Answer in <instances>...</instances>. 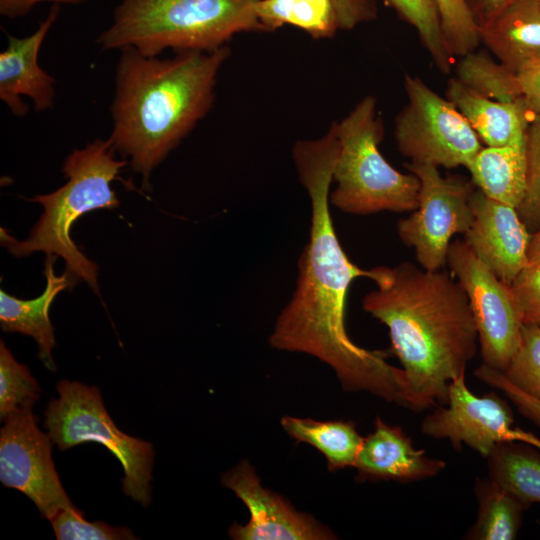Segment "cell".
<instances>
[{"label":"cell","instance_id":"cell-38","mask_svg":"<svg viewBox=\"0 0 540 540\" xmlns=\"http://www.w3.org/2000/svg\"><path fill=\"white\" fill-rule=\"evenodd\" d=\"M527 256L528 264L540 262V229L531 234Z\"/></svg>","mask_w":540,"mask_h":540},{"label":"cell","instance_id":"cell-18","mask_svg":"<svg viewBox=\"0 0 540 540\" xmlns=\"http://www.w3.org/2000/svg\"><path fill=\"white\" fill-rule=\"evenodd\" d=\"M58 256L47 255L44 275L46 286L43 293L34 299H19L0 291V324L4 332H18L31 336L38 344V357L51 371H55L52 350L55 346L54 328L49 318V309L55 297L70 287L67 274L57 276L54 263Z\"/></svg>","mask_w":540,"mask_h":540},{"label":"cell","instance_id":"cell-31","mask_svg":"<svg viewBox=\"0 0 540 540\" xmlns=\"http://www.w3.org/2000/svg\"><path fill=\"white\" fill-rule=\"evenodd\" d=\"M50 522L58 540L137 539L128 527H115L101 521L88 522L77 508L60 511Z\"/></svg>","mask_w":540,"mask_h":540},{"label":"cell","instance_id":"cell-21","mask_svg":"<svg viewBox=\"0 0 540 540\" xmlns=\"http://www.w3.org/2000/svg\"><path fill=\"white\" fill-rule=\"evenodd\" d=\"M280 423L291 438L320 451L327 459L329 471L354 467L364 438L353 422L318 421L285 415Z\"/></svg>","mask_w":540,"mask_h":540},{"label":"cell","instance_id":"cell-1","mask_svg":"<svg viewBox=\"0 0 540 540\" xmlns=\"http://www.w3.org/2000/svg\"><path fill=\"white\" fill-rule=\"evenodd\" d=\"M339 150L336 123L319 138L295 142L292 157L311 205L309 239L298 260L293 294L279 313L269 344L280 351L310 355L335 372L343 390L365 391L404 408H412L402 368L387 354L355 344L345 325L351 283L369 278L370 269L350 261L330 213L333 170Z\"/></svg>","mask_w":540,"mask_h":540},{"label":"cell","instance_id":"cell-20","mask_svg":"<svg viewBox=\"0 0 540 540\" xmlns=\"http://www.w3.org/2000/svg\"><path fill=\"white\" fill-rule=\"evenodd\" d=\"M525 134L503 146L482 148L466 167L480 191L515 208L525 190Z\"/></svg>","mask_w":540,"mask_h":540},{"label":"cell","instance_id":"cell-10","mask_svg":"<svg viewBox=\"0 0 540 540\" xmlns=\"http://www.w3.org/2000/svg\"><path fill=\"white\" fill-rule=\"evenodd\" d=\"M446 264L467 295L483 364L503 372L519 345L523 326L510 285L461 240L450 243Z\"/></svg>","mask_w":540,"mask_h":540},{"label":"cell","instance_id":"cell-16","mask_svg":"<svg viewBox=\"0 0 540 540\" xmlns=\"http://www.w3.org/2000/svg\"><path fill=\"white\" fill-rule=\"evenodd\" d=\"M354 468L360 482L407 483L438 475L446 468V462L417 449L400 426L376 417L374 431L364 438Z\"/></svg>","mask_w":540,"mask_h":540},{"label":"cell","instance_id":"cell-33","mask_svg":"<svg viewBox=\"0 0 540 540\" xmlns=\"http://www.w3.org/2000/svg\"><path fill=\"white\" fill-rule=\"evenodd\" d=\"M474 375L486 385L503 392L524 417L540 425V401L515 387L501 371L482 363L475 369Z\"/></svg>","mask_w":540,"mask_h":540},{"label":"cell","instance_id":"cell-22","mask_svg":"<svg viewBox=\"0 0 540 540\" xmlns=\"http://www.w3.org/2000/svg\"><path fill=\"white\" fill-rule=\"evenodd\" d=\"M478 512L465 539L514 540L528 507L512 492L487 476L478 478L474 487Z\"/></svg>","mask_w":540,"mask_h":540},{"label":"cell","instance_id":"cell-3","mask_svg":"<svg viewBox=\"0 0 540 540\" xmlns=\"http://www.w3.org/2000/svg\"><path fill=\"white\" fill-rule=\"evenodd\" d=\"M110 112L109 139L150 189L153 170L212 109L228 46L211 52H177L170 58L120 50Z\"/></svg>","mask_w":540,"mask_h":540},{"label":"cell","instance_id":"cell-23","mask_svg":"<svg viewBox=\"0 0 540 540\" xmlns=\"http://www.w3.org/2000/svg\"><path fill=\"white\" fill-rule=\"evenodd\" d=\"M487 459L488 477L516 495L528 508L540 504V452L517 442H502Z\"/></svg>","mask_w":540,"mask_h":540},{"label":"cell","instance_id":"cell-13","mask_svg":"<svg viewBox=\"0 0 540 540\" xmlns=\"http://www.w3.org/2000/svg\"><path fill=\"white\" fill-rule=\"evenodd\" d=\"M221 483L250 513L245 525L228 529L234 540H330L335 534L311 515L297 511L285 498L265 488L255 468L242 460L221 476Z\"/></svg>","mask_w":540,"mask_h":540},{"label":"cell","instance_id":"cell-17","mask_svg":"<svg viewBox=\"0 0 540 540\" xmlns=\"http://www.w3.org/2000/svg\"><path fill=\"white\" fill-rule=\"evenodd\" d=\"M449 99L486 146H503L524 135L536 116L522 97L497 101L468 88L457 78L448 81Z\"/></svg>","mask_w":540,"mask_h":540},{"label":"cell","instance_id":"cell-37","mask_svg":"<svg viewBox=\"0 0 540 540\" xmlns=\"http://www.w3.org/2000/svg\"><path fill=\"white\" fill-rule=\"evenodd\" d=\"M88 0H0V14L9 19L22 17L40 2L80 4Z\"/></svg>","mask_w":540,"mask_h":540},{"label":"cell","instance_id":"cell-8","mask_svg":"<svg viewBox=\"0 0 540 540\" xmlns=\"http://www.w3.org/2000/svg\"><path fill=\"white\" fill-rule=\"evenodd\" d=\"M404 88L408 102L395 118L399 152L410 163L467 167L483 148L467 119L417 76L405 74Z\"/></svg>","mask_w":540,"mask_h":540},{"label":"cell","instance_id":"cell-24","mask_svg":"<svg viewBox=\"0 0 540 540\" xmlns=\"http://www.w3.org/2000/svg\"><path fill=\"white\" fill-rule=\"evenodd\" d=\"M255 11L266 32L291 25L312 38L325 39L340 29L333 0H259Z\"/></svg>","mask_w":540,"mask_h":540},{"label":"cell","instance_id":"cell-4","mask_svg":"<svg viewBox=\"0 0 540 540\" xmlns=\"http://www.w3.org/2000/svg\"><path fill=\"white\" fill-rule=\"evenodd\" d=\"M116 153L109 138L96 139L82 149H74L62 167L66 183L52 193L29 199L43 207V213L29 236L19 241L1 228V245L15 257L37 251L62 257L70 287L85 281L98 294V267L78 249L71 239L70 230L85 213L119 206L111 184L128 161L117 159Z\"/></svg>","mask_w":540,"mask_h":540},{"label":"cell","instance_id":"cell-27","mask_svg":"<svg viewBox=\"0 0 540 540\" xmlns=\"http://www.w3.org/2000/svg\"><path fill=\"white\" fill-rule=\"evenodd\" d=\"M40 389L25 365L16 361L3 340L0 342V419L19 410L32 408Z\"/></svg>","mask_w":540,"mask_h":540},{"label":"cell","instance_id":"cell-19","mask_svg":"<svg viewBox=\"0 0 540 540\" xmlns=\"http://www.w3.org/2000/svg\"><path fill=\"white\" fill-rule=\"evenodd\" d=\"M480 41L516 72L540 56V1L516 0L479 27Z\"/></svg>","mask_w":540,"mask_h":540},{"label":"cell","instance_id":"cell-5","mask_svg":"<svg viewBox=\"0 0 540 540\" xmlns=\"http://www.w3.org/2000/svg\"><path fill=\"white\" fill-rule=\"evenodd\" d=\"M259 0H123L95 43L101 51L132 47L146 56L167 49L211 52L236 34L263 32Z\"/></svg>","mask_w":540,"mask_h":540},{"label":"cell","instance_id":"cell-14","mask_svg":"<svg viewBox=\"0 0 540 540\" xmlns=\"http://www.w3.org/2000/svg\"><path fill=\"white\" fill-rule=\"evenodd\" d=\"M470 205L474 220L464 234V242L503 282L510 285L528 265L531 232L515 207L473 192Z\"/></svg>","mask_w":540,"mask_h":540},{"label":"cell","instance_id":"cell-15","mask_svg":"<svg viewBox=\"0 0 540 540\" xmlns=\"http://www.w3.org/2000/svg\"><path fill=\"white\" fill-rule=\"evenodd\" d=\"M59 13L55 4L32 34L21 38L8 35L7 47L0 53V99L16 117L29 111L23 96L32 100L37 112L54 107L56 80L39 65L38 56Z\"/></svg>","mask_w":540,"mask_h":540},{"label":"cell","instance_id":"cell-28","mask_svg":"<svg viewBox=\"0 0 540 540\" xmlns=\"http://www.w3.org/2000/svg\"><path fill=\"white\" fill-rule=\"evenodd\" d=\"M434 2L450 54L455 58L475 51L481 43L479 27L465 0H434Z\"/></svg>","mask_w":540,"mask_h":540},{"label":"cell","instance_id":"cell-39","mask_svg":"<svg viewBox=\"0 0 540 540\" xmlns=\"http://www.w3.org/2000/svg\"><path fill=\"white\" fill-rule=\"evenodd\" d=\"M540 1V0H539Z\"/></svg>","mask_w":540,"mask_h":540},{"label":"cell","instance_id":"cell-34","mask_svg":"<svg viewBox=\"0 0 540 540\" xmlns=\"http://www.w3.org/2000/svg\"><path fill=\"white\" fill-rule=\"evenodd\" d=\"M340 29L351 30L376 19L378 9L374 0H333Z\"/></svg>","mask_w":540,"mask_h":540},{"label":"cell","instance_id":"cell-25","mask_svg":"<svg viewBox=\"0 0 540 540\" xmlns=\"http://www.w3.org/2000/svg\"><path fill=\"white\" fill-rule=\"evenodd\" d=\"M456 72L461 83L487 98L513 101L522 97L517 73L485 52L462 56Z\"/></svg>","mask_w":540,"mask_h":540},{"label":"cell","instance_id":"cell-26","mask_svg":"<svg viewBox=\"0 0 540 540\" xmlns=\"http://www.w3.org/2000/svg\"><path fill=\"white\" fill-rule=\"evenodd\" d=\"M413 26L437 69L449 74L454 57L447 49L434 0H382Z\"/></svg>","mask_w":540,"mask_h":540},{"label":"cell","instance_id":"cell-7","mask_svg":"<svg viewBox=\"0 0 540 540\" xmlns=\"http://www.w3.org/2000/svg\"><path fill=\"white\" fill-rule=\"evenodd\" d=\"M56 388L58 398L50 400L44 421L52 441L60 450L86 442L104 445L123 467L124 494L148 506L154 458L152 444L117 428L97 387L61 380Z\"/></svg>","mask_w":540,"mask_h":540},{"label":"cell","instance_id":"cell-29","mask_svg":"<svg viewBox=\"0 0 540 540\" xmlns=\"http://www.w3.org/2000/svg\"><path fill=\"white\" fill-rule=\"evenodd\" d=\"M502 373L515 387L540 401V327L523 324L519 345Z\"/></svg>","mask_w":540,"mask_h":540},{"label":"cell","instance_id":"cell-6","mask_svg":"<svg viewBox=\"0 0 540 540\" xmlns=\"http://www.w3.org/2000/svg\"><path fill=\"white\" fill-rule=\"evenodd\" d=\"M339 150L333 170L330 204L352 215L382 211L412 212L418 206L420 181L396 170L379 150L383 125L377 101L366 96L336 122Z\"/></svg>","mask_w":540,"mask_h":540},{"label":"cell","instance_id":"cell-11","mask_svg":"<svg viewBox=\"0 0 540 540\" xmlns=\"http://www.w3.org/2000/svg\"><path fill=\"white\" fill-rule=\"evenodd\" d=\"M32 408L16 411L0 431V481L24 493L43 518L76 508L66 494L52 460L53 442L37 426Z\"/></svg>","mask_w":540,"mask_h":540},{"label":"cell","instance_id":"cell-30","mask_svg":"<svg viewBox=\"0 0 540 540\" xmlns=\"http://www.w3.org/2000/svg\"><path fill=\"white\" fill-rule=\"evenodd\" d=\"M525 190L516 210L521 221L533 233L540 229V115H536L525 134Z\"/></svg>","mask_w":540,"mask_h":540},{"label":"cell","instance_id":"cell-35","mask_svg":"<svg viewBox=\"0 0 540 540\" xmlns=\"http://www.w3.org/2000/svg\"><path fill=\"white\" fill-rule=\"evenodd\" d=\"M517 77L528 108L535 115H540V56L521 66Z\"/></svg>","mask_w":540,"mask_h":540},{"label":"cell","instance_id":"cell-12","mask_svg":"<svg viewBox=\"0 0 540 540\" xmlns=\"http://www.w3.org/2000/svg\"><path fill=\"white\" fill-rule=\"evenodd\" d=\"M513 423L509 404L494 392L476 396L463 373L449 383L444 407L423 419L421 432L434 439H448L456 451L466 445L487 458L502 442H520L522 429L513 428Z\"/></svg>","mask_w":540,"mask_h":540},{"label":"cell","instance_id":"cell-32","mask_svg":"<svg viewBox=\"0 0 540 540\" xmlns=\"http://www.w3.org/2000/svg\"><path fill=\"white\" fill-rule=\"evenodd\" d=\"M510 288L523 324L540 327V262L528 264Z\"/></svg>","mask_w":540,"mask_h":540},{"label":"cell","instance_id":"cell-36","mask_svg":"<svg viewBox=\"0 0 540 540\" xmlns=\"http://www.w3.org/2000/svg\"><path fill=\"white\" fill-rule=\"evenodd\" d=\"M516 0H465L475 22L481 27Z\"/></svg>","mask_w":540,"mask_h":540},{"label":"cell","instance_id":"cell-2","mask_svg":"<svg viewBox=\"0 0 540 540\" xmlns=\"http://www.w3.org/2000/svg\"><path fill=\"white\" fill-rule=\"evenodd\" d=\"M376 288L362 299L383 323L408 384L413 411L444 406L449 383L477 353L478 332L467 295L453 275L411 262L370 269Z\"/></svg>","mask_w":540,"mask_h":540},{"label":"cell","instance_id":"cell-9","mask_svg":"<svg viewBox=\"0 0 540 540\" xmlns=\"http://www.w3.org/2000/svg\"><path fill=\"white\" fill-rule=\"evenodd\" d=\"M405 166L418 177L420 190L417 208L397 223L399 239L414 249L420 267L441 270L452 237L464 235L473 223L474 183L459 176L443 177L431 165L409 162Z\"/></svg>","mask_w":540,"mask_h":540}]
</instances>
